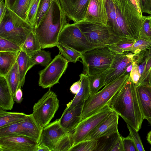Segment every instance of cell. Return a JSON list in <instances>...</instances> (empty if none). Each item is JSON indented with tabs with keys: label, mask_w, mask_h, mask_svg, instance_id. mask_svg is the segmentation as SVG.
Returning <instances> with one entry per match:
<instances>
[{
	"label": "cell",
	"mask_w": 151,
	"mask_h": 151,
	"mask_svg": "<svg viewBox=\"0 0 151 151\" xmlns=\"http://www.w3.org/2000/svg\"><path fill=\"white\" fill-rule=\"evenodd\" d=\"M108 25L119 38L136 40L146 16L141 15L130 0H106Z\"/></svg>",
	"instance_id": "6da1fadb"
},
{
	"label": "cell",
	"mask_w": 151,
	"mask_h": 151,
	"mask_svg": "<svg viewBox=\"0 0 151 151\" xmlns=\"http://www.w3.org/2000/svg\"><path fill=\"white\" fill-rule=\"evenodd\" d=\"M112 110L138 132L145 119L138 99L135 85L130 79L108 104Z\"/></svg>",
	"instance_id": "7a4b0ae2"
},
{
	"label": "cell",
	"mask_w": 151,
	"mask_h": 151,
	"mask_svg": "<svg viewBox=\"0 0 151 151\" xmlns=\"http://www.w3.org/2000/svg\"><path fill=\"white\" fill-rule=\"evenodd\" d=\"M59 0H51L48 11L34 31L42 49L57 47L59 35L68 23Z\"/></svg>",
	"instance_id": "3957f363"
},
{
	"label": "cell",
	"mask_w": 151,
	"mask_h": 151,
	"mask_svg": "<svg viewBox=\"0 0 151 151\" xmlns=\"http://www.w3.org/2000/svg\"><path fill=\"white\" fill-rule=\"evenodd\" d=\"M129 78L125 73L105 85L100 91L90 96L85 101L81 115V121L98 112L106 105Z\"/></svg>",
	"instance_id": "277c9868"
},
{
	"label": "cell",
	"mask_w": 151,
	"mask_h": 151,
	"mask_svg": "<svg viewBox=\"0 0 151 151\" xmlns=\"http://www.w3.org/2000/svg\"><path fill=\"white\" fill-rule=\"evenodd\" d=\"M34 28L7 8L5 15L0 22V37L22 48L27 36Z\"/></svg>",
	"instance_id": "5b68a950"
},
{
	"label": "cell",
	"mask_w": 151,
	"mask_h": 151,
	"mask_svg": "<svg viewBox=\"0 0 151 151\" xmlns=\"http://www.w3.org/2000/svg\"><path fill=\"white\" fill-rule=\"evenodd\" d=\"M93 48L108 47L117 42L120 38L117 36L108 25L97 24L85 21L76 23Z\"/></svg>",
	"instance_id": "8992f818"
},
{
	"label": "cell",
	"mask_w": 151,
	"mask_h": 151,
	"mask_svg": "<svg viewBox=\"0 0 151 151\" xmlns=\"http://www.w3.org/2000/svg\"><path fill=\"white\" fill-rule=\"evenodd\" d=\"M114 55L108 47L93 48L82 54L83 73L89 76L103 72L109 68Z\"/></svg>",
	"instance_id": "52a82bcc"
},
{
	"label": "cell",
	"mask_w": 151,
	"mask_h": 151,
	"mask_svg": "<svg viewBox=\"0 0 151 151\" xmlns=\"http://www.w3.org/2000/svg\"><path fill=\"white\" fill-rule=\"evenodd\" d=\"M59 107V100L55 93L48 91L35 103L32 114L43 127L49 124Z\"/></svg>",
	"instance_id": "ba28073f"
},
{
	"label": "cell",
	"mask_w": 151,
	"mask_h": 151,
	"mask_svg": "<svg viewBox=\"0 0 151 151\" xmlns=\"http://www.w3.org/2000/svg\"><path fill=\"white\" fill-rule=\"evenodd\" d=\"M58 44L71 48L82 54L93 49L76 23H67L59 36Z\"/></svg>",
	"instance_id": "9c48e42d"
},
{
	"label": "cell",
	"mask_w": 151,
	"mask_h": 151,
	"mask_svg": "<svg viewBox=\"0 0 151 151\" xmlns=\"http://www.w3.org/2000/svg\"><path fill=\"white\" fill-rule=\"evenodd\" d=\"M68 61L59 54L50 63L38 73V85L43 88H50L59 83V81L66 70Z\"/></svg>",
	"instance_id": "30bf717a"
},
{
	"label": "cell",
	"mask_w": 151,
	"mask_h": 151,
	"mask_svg": "<svg viewBox=\"0 0 151 151\" xmlns=\"http://www.w3.org/2000/svg\"><path fill=\"white\" fill-rule=\"evenodd\" d=\"M113 111L107 104L98 112L81 121L74 130L71 132L72 146L83 141Z\"/></svg>",
	"instance_id": "8fae6325"
},
{
	"label": "cell",
	"mask_w": 151,
	"mask_h": 151,
	"mask_svg": "<svg viewBox=\"0 0 151 151\" xmlns=\"http://www.w3.org/2000/svg\"><path fill=\"white\" fill-rule=\"evenodd\" d=\"M38 142L22 135L0 137V151H36Z\"/></svg>",
	"instance_id": "7c38bea8"
},
{
	"label": "cell",
	"mask_w": 151,
	"mask_h": 151,
	"mask_svg": "<svg viewBox=\"0 0 151 151\" xmlns=\"http://www.w3.org/2000/svg\"><path fill=\"white\" fill-rule=\"evenodd\" d=\"M129 52L115 54L113 61L106 78L104 86L125 73L127 67L135 61V54Z\"/></svg>",
	"instance_id": "4fadbf2b"
},
{
	"label": "cell",
	"mask_w": 151,
	"mask_h": 151,
	"mask_svg": "<svg viewBox=\"0 0 151 151\" xmlns=\"http://www.w3.org/2000/svg\"><path fill=\"white\" fill-rule=\"evenodd\" d=\"M67 18L74 23L83 21L87 11L90 0H59Z\"/></svg>",
	"instance_id": "5bb4252c"
},
{
	"label": "cell",
	"mask_w": 151,
	"mask_h": 151,
	"mask_svg": "<svg viewBox=\"0 0 151 151\" xmlns=\"http://www.w3.org/2000/svg\"><path fill=\"white\" fill-rule=\"evenodd\" d=\"M68 132L60 125L59 119H57L43 127L40 143L47 146L53 151L59 139Z\"/></svg>",
	"instance_id": "9a60e30c"
},
{
	"label": "cell",
	"mask_w": 151,
	"mask_h": 151,
	"mask_svg": "<svg viewBox=\"0 0 151 151\" xmlns=\"http://www.w3.org/2000/svg\"><path fill=\"white\" fill-rule=\"evenodd\" d=\"M119 115L113 112L103 120L84 140L96 139L102 137L118 132Z\"/></svg>",
	"instance_id": "2e32d148"
},
{
	"label": "cell",
	"mask_w": 151,
	"mask_h": 151,
	"mask_svg": "<svg viewBox=\"0 0 151 151\" xmlns=\"http://www.w3.org/2000/svg\"><path fill=\"white\" fill-rule=\"evenodd\" d=\"M106 1V0H90L86 16L83 21L108 25Z\"/></svg>",
	"instance_id": "e0dca14e"
},
{
	"label": "cell",
	"mask_w": 151,
	"mask_h": 151,
	"mask_svg": "<svg viewBox=\"0 0 151 151\" xmlns=\"http://www.w3.org/2000/svg\"><path fill=\"white\" fill-rule=\"evenodd\" d=\"M84 103H81L72 109L66 108L59 119L60 125L68 132H72L81 121Z\"/></svg>",
	"instance_id": "ac0fdd59"
},
{
	"label": "cell",
	"mask_w": 151,
	"mask_h": 151,
	"mask_svg": "<svg viewBox=\"0 0 151 151\" xmlns=\"http://www.w3.org/2000/svg\"><path fill=\"white\" fill-rule=\"evenodd\" d=\"M139 104L145 119L151 126V86L146 83L136 87Z\"/></svg>",
	"instance_id": "d6986e66"
},
{
	"label": "cell",
	"mask_w": 151,
	"mask_h": 151,
	"mask_svg": "<svg viewBox=\"0 0 151 151\" xmlns=\"http://www.w3.org/2000/svg\"><path fill=\"white\" fill-rule=\"evenodd\" d=\"M21 135L36 140L39 143L43 127L35 119L32 114L21 122Z\"/></svg>",
	"instance_id": "ffe728a7"
},
{
	"label": "cell",
	"mask_w": 151,
	"mask_h": 151,
	"mask_svg": "<svg viewBox=\"0 0 151 151\" xmlns=\"http://www.w3.org/2000/svg\"><path fill=\"white\" fill-rule=\"evenodd\" d=\"M81 87L78 93L67 105L66 108L71 109L80 104L85 102L90 96V90L88 75L84 73L80 75Z\"/></svg>",
	"instance_id": "44dd1931"
},
{
	"label": "cell",
	"mask_w": 151,
	"mask_h": 151,
	"mask_svg": "<svg viewBox=\"0 0 151 151\" xmlns=\"http://www.w3.org/2000/svg\"><path fill=\"white\" fill-rule=\"evenodd\" d=\"M14 101L5 76H0V108L5 111L11 110Z\"/></svg>",
	"instance_id": "7402d4cb"
},
{
	"label": "cell",
	"mask_w": 151,
	"mask_h": 151,
	"mask_svg": "<svg viewBox=\"0 0 151 151\" xmlns=\"http://www.w3.org/2000/svg\"><path fill=\"white\" fill-rule=\"evenodd\" d=\"M20 51L0 52V76H5L17 62Z\"/></svg>",
	"instance_id": "603a6c76"
},
{
	"label": "cell",
	"mask_w": 151,
	"mask_h": 151,
	"mask_svg": "<svg viewBox=\"0 0 151 151\" xmlns=\"http://www.w3.org/2000/svg\"><path fill=\"white\" fill-rule=\"evenodd\" d=\"M17 62L18 64L20 84L22 87L24 84L27 72L34 65L31 62L30 58L22 50L19 52Z\"/></svg>",
	"instance_id": "cb8c5ba5"
},
{
	"label": "cell",
	"mask_w": 151,
	"mask_h": 151,
	"mask_svg": "<svg viewBox=\"0 0 151 151\" xmlns=\"http://www.w3.org/2000/svg\"><path fill=\"white\" fill-rule=\"evenodd\" d=\"M42 49L41 44L34 30L27 36L21 50L31 58Z\"/></svg>",
	"instance_id": "d4e9b609"
},
{
	"label": "cell",
	"mask_w": 151,
	"mask_h": 151,
	"mask_svg": "<svg viewBox=\"0 0 151 151\" xmlns=\"http://www.w3.org/2000/svg\"><path fill=\"white\" fill-rule=\"evenodd\" d=\"M27 115L24 113L7 112L0 108V128L21 122Z\"/></svg>",
	"instance_id": "484cf974"
},
{
	"label": "cell",
	"mask_w": 151,
	"mask_h": 151,
	"mask_svg": "<svg viewBox=\"0 0 151 151\" xmlns=\"http://www.w3.org/2000/svg\"><path fill=\"white\" fill-rule=\"evenodd\" d=\"M109 69V68L100 73L88 76L90 96L97 93L103 86H104L106 78Z\"/></svg>",
	"instance_id": "4316f807"
},
{
	"label": "cell",
	"mask_w": 151,
	"mask_h": 151,
	"mask_svg": "<svg viewBox=\"0 0 151 151\" xmlns=\"http://www.w3.org/2000/svg\"><path fill=\"white\" fill-rule=\"evenodd\" d=\"M5 77L14 97L17 90L22 88L20 84L18 64L17 62Z\"/></svg>",
	"instance_id": "83f0119b"
},
{
	"label": "cell",
	"mask_w": 151,
	"mask_h": 151,
	"mask_svg": "<svg viewBox=\"0 0 151 151\" xmlns=\"http://www.w3.org/2000/svg\"><path fill=\"white\" fill-rule=\"evenodd\" d=\"M135 40L125 38H120L116 42L108 47L115 54H122L127 51L131 52Z\"/></svg>",
	"instance_id": "f1b7e54d"
},
{
	"label": "cell",
	"mask_w": 151,
	"mask_h": 151,
	"mask_svg": "<svg viewBox=\"0 0 151 151\" xmlns=\"http://www.w3.org/2000/svg\"><path fill=\"white\" fill-rule=\"evenodd\" d=\"M120 135L118 132L97 139V146L95 151H110L114 142Z\"/></svg>",
	"instance_id": "f546056e"
},
{
	"label": "cell",
	"mask_w": 151,
	"mask_h": 151,
	"mask_svg": "<svg viewBox=\"0 0 151 151\" xmlns=\"http://www.w3.org/2000/svg\"><path fill=\"white\" fill-rule=\"evenodd\" d=\"M32 1L16 0L14 5L10 9L26 21Z\"/></svg>",
	"instance_id": "4dcf8cb0"
},
{
	"label": "cell",
	"mask_w": 151,
	"mask_h": 151,
	"mask_svg": "<svg viewBox=\"0 0 151 151\" xmlns=\"http://www.w3.org/2000/svg\"><path fill=\"white\" fill-rule=\"evenodd\" d=\"M32 64L34 65L40 64L45 67L47 66L51 61V53L42 49L35 54L30 58Z\"/></svg>",
	"instance_id": "1f68e13d"
},
{
	"label": "cell",
	"mask_w": 151,
	"mask_h": 151,
	"mask_svg": "<svg viewBox=\"0 0 151 151\" xmlns=\"http://www.w3.org/2000/svg\"><path fill=\"white\" fill-rule=\"evenodd\" d=\"M57 47L68 62L75 63L81 57V53L73 49L60 44H58Z\"/></svg>",
	"instance_id": "d6a6232c"
},
{
	"label": "cell",
	"mask_w": 151,
	"mask_h": 151,
	"mask_svg": "<svg viewBox=\"0 0 151 151\" xmlns=\"http://www.w3.org/2000/svg\"><path fill=\"white\" fill-rule=\"evenodd\" d=\"M97 140H83L73 146L69 151H95Z\"/></svg>",
	"instance_id": "836d02e7"
},
{
	"label": "cell",
	"mask_w": 151,
	"mask_h": 151,
	"mask_svg": "<svg viewBox=\"0 0 151 151\" xmlns=\"http://www.w3.org/2000/svg\"><path fill=\"white\" fill-rule=\"evenodd\" d=\"M51 0H41L35 19V28L40 23L49 9Z\"/></svg>",
	"instance_id": "e575fe53"
},
{
	"label": "cell",
	"mask_w": 151,
	"mask_h": 151,
	"mask_svg": "<svg viewBox=\"0 0 151 151\" xmlns=\"http://www.w3.org/2000/svg\"><path fill=\"white\" fill-rule=\"evenodd\" d=\"M72 146L71 132H68L58 140L53 151H69Z\"/></svg>",
	"instance_id": "d590c367"
},
{
	"label": "cell",
	"mask_w": 151,
	"mask_h": 151,
	"mask_svg": "<svg viewBox=\"0 0 151 151\" xmlns=\"http://www.w3.org/2000/svg\"><path fill=\"white\" fill-rule=\"evenodd\" d=\"M21 122L0 128V137L21 135Z\"/></svg>",
	"instance_id": "8d00e7d4"
},
{
	"label": "cell",
	"mask_w": 151,
	"mask_h": 151,
	"mask_svg": "<svg viewBox=\"0 0 151 151\" xmlns=\"http://www.w3.org/2000/svg\"><path fill=\"white\" fill-rule=\"evenodd\" d=\"M151 47V40L138 38L135 40L132 47L131 52L137 54L148 49Z\"/></svg>",
	"instance_id": "74e56055"
},
{
	"label": "cell",
	"mask_w": 151,
	"mask_h": 151,
	"mask_svg": "<svg viewBox=\"0 0 151 151\" xmlns=\"http://www.w3.org/2000/svg\"><path fill=\"white\" fill-rule=\"evenodd\" d=\"M41 0H32L29 9L26 21L35 27V19Z\"/></svg>",
	"instance_id": "f35d334b"
},
{
	"label": "cell",
	"mask_w": 151,
	"mask_h": 151,
	"mask_svg": "<svg viewBox=\"0 0 151 151\" xmlns=\"http://www.w3.org/2000/svg\"><path fill=\"white\" fill-rule=\"evenodd\" d=\"M21 50V48L18 45L0 37V52H15Z\"/></svg>",
	"instance_id": "ab89813d"
},
{
	"label": "cell",
	"mask_w": 151,
	"mask_h": 151,
	"mask_svg": "<svg viewBox=\"0 0 151 151\" xmlns=\"http://www.w3.org/2000/svg\"><path fill=\"white\" fill-rule=\"evenodd\" d=\"M148 54L146 63L136 87L141 84L148 83V78L151 68V47L148 50Z\"/></svg>",
	"instance_id": "60d3db41"
},
{
	"label": "cell",
	"mask_w": 151,
	"mask_h": 151,
	"mask_svg": "<svg viewBox=\"0 0 151 151\" xmlns=\"http://www.w3.org/2000/svg\"><path fill=\"white\" fill-rule=\"evenodd\" d=\"M138 38L151 40V27L149 16H146L142 24Z\"/></svg>",
	"instance_id": "b9f144b4"
},
{
	"label": "cell",
	"mask_w": 151,
	"mask_h": 151,
	"mask_svg": "<svg viewBox=\"0 0 151 151\" xmlns=\"http://www.w3.org/2000/svg\"><path fill=\"white\" fill-rule=\"evenodd\" d=\"M148 50L135 54V63L138 66L141 76L143 72L146 63L148 54Z\"/></svg>",
	"instance_id": "7bdbcfd3"
},
{
	"label": "cell",
	"mask_w": 151,
	"mask_h": 151,
	"mask_svg": "<svg viewBox=\"0 0 151 151\" xmlns=\"http://www.w3.org/2000/svg\"><path fill=\"white\" fill-rule=\"evenodd\" d=\"M127 127L129 132V135L135 144L137 151H145L138 132L128 124Z\"/></svg>",
	"instance_id": "ee69618b"
},
{
	"label": "cell",
	"mask_w": 151,
	"mask_h": 151,
	"mask_svg": "<svg viewBox=\"0 0 151 151\" xmlns=\"http://www.w3.org/2000/svg\"><path fill=\"white\" fill-rule=\"evenodd\" d=\"M124 151H137L133 140L129 135L126 137H122Z\"/></svg>",
	"instance_id": "f6af8a7d"
},
{
	"label": "cell",
	"mask_w": 151,
	"mask_h": 151,
	"mask_svg": "<svg viewBox=\"0 0 151 151\" xmlns=\"http://www.w3.org/2000/svg\"><path fill=\"white\" fill-rule=\"evenodd\" d=\"M140 76L141 75L139 70L138 66L134 61L132 69L129 73V78L136 86L139 81Z\"/></svg>",
	"instance_id": "bcb514c9"
},
{
	"label": "cell",
	"mask_w": 151,
	"mask_h": 151,
	"mask_svg": "<svg viewBox=\"0 0 151 151\" xmlns=\"http://www.w3.org/2000/svg\"><path fill=\"white\" fill-rule=\"evenodd\" d=\"M122 137L120 135L117 138L110 151H124Z\"/></svg>",
	"instance_id": "7dc6e473"
},
{
	"label": "cell",
	"mask_w": 151,
	"mask_h": 151,
	"mask_svg": "<svg viewBox=\"0 0 151 151\" xmlns=\"http://www.w3.org/2000/svg\"><path fill=\"white\" fill-rule=\"evenodd\" d=\"M142 13L150 14V8L149 0H139Z\"/></svg>",
	"instance_id": "c3c4849f"
},
{
	"label": "cell",
	"mask_w": 151,
	"mask_h": 151,
	"mask_svg": "<svg viewBox=\"0 0 151 151\" xmlns=\"http://www.w3.org/2000/svg\"><path fill=\"white\" fill-rule=\"evenodd\" d=\"M7 9V7L4 1H0V22L5 15Z\"/></svg>",
	"instance_id": "681fc988"
},
{
	"label": "cell",
	"mask_w": 151,
	"mask_h": 151,
	"mask_svg": "<svg viewBox=\"0 0 151 151\" xmlns=\"http://www.w3.org/2000/svg\"><path fill=\"white\" fill-rule=\"evenodd\" d=\"M81 82L80 80L74 83L70 88L71 92L74 94H77L81 88Z\"/></svg>",
	"instance_id": "f907efd6"
},
{
	"label": "cell",
	"mask_w": 151,
	"mask_h": 151,
	"mask_svg": "<svg viewBox=\"0 0 151 151\" xmlns=\"http://www.w3.org/2000/svg\"><path fill=\"white\" fill-rule=\"evenodd\" d=\"M22 92L21 88H19L16 91L14 96L13 97V99L14 101L17 103H20L23 100Z\"/></svg>",
	"instance_id": "816d5d0a"
},
{
	"label": "cell",
	"mask_w": 151,
	"mask_h": 151,
	"mask_svg": "<svg viewBox=\"0 0 151 151\" xmlns=\"http://www.w3.org/2000/svg\"><path fill=\"white\" fill-rule=\"evenodd\" d=\"M130 1L139 14L141 15H143L141 12L139 0H130Z\"/></svg>",
	"instance_id": "f5cc1de1"
},
{
	"label": "cell",
	"mask_w": 151,
	"mask_h": 151,
	"mask_svg": "<svg viewBox=\"0 0 151 151\" xmlns=\"http://www.w3.org/2000/svg\"><path fill=\"white\" fill-rule=\"evenodd\" d=\"M50 151V149L42 143H39L37 145L36 151Z\"/></svg>",
	"instance_id": "db71d44e"
},
{
	"label": "cell",
	"mask_w": 151,
	"mask_h": 151,
	"mask_svg": "<svg viewBox=\"0 0 151 151\" xmlns=\"http://www.w3.org/2000/svg\"><path fill=\"white\" fill-rule=\"evenodd\" d=\"M16 0H5V2L8 9H10L13 6Z\"/></svg>",
	"instance_id": "11a10c76"
},
{
	"label": "cell",
	"mask_w": 151,
	"mask_h": 151,
	"mask_svg": "<svg viewBox=\"0 0 151 151\" xmlns=\"http://www.w3.org/2000/svg\"><path fill=\"white\" fill-rule=\"evenodd\" d=\"M134 62H133L132 64L127 67L126 71L125 72V73L129 74L130 72L132 69Z\"/></svg>",
	"instance_id": "9f6ffc18"
},
{
	"label": "cell",
	"mask_w": 151,
	"mask_h": 151,
	"mask_svg": "<svg viewBox=\"0 0 151 151\" xmlns=\"http://www.w3.org/2000/svg\"><path fill=\"white\" fill-rule=\"evenodd\" d=\"M147 139L148 142L151 145V130L147 134Z\"/></svg>",
	"instance_id": "6f0895ef"
},
{
	"label": "cell",
	"mask_w": 151,
	"mask_h": 151,
	"mask_svg": "<svg viewBox=\"0 0 151 151\" xmlns=\"http://www.w3.org/2000/svg\"><path fill=\"white\" fill-rule=\"evenodd\" d=\"M148 83L151 86V68L148 76Z\"/></svg>",
	"instance_id": "680465c9"
},
{
	"label": "cell",
	"mask_w": 151,
	"mask_h": 151,
	"mask_svg": "<svg viewBox=\"0 0 151 151\" xmlns=\"http://www.w3.org/2000/svg\"><path fill=\"white\" fill-rule=\"evenodd\" d=\"M149 4H150V14L151 15V0H149Z\"/></svg>",
	"instance_id": "91938a15"
},
{
	"label": "cell",
	"mask_w": 151,
	"mask_h": 151,
	"mask_svg": "<svg viewBox=\"0 0 151 151\" xmlns=\"http://www.w3.org/2000/svg\"><path fill=\"white\" fill-rule=\"evenodd\" d=\"M150 24L151 27V15H149Z\"/></svg>",
	"instance_id": "94428289"
},
{
	"label": "cell",
	"mask_w": 151,
	"mask_h": 151,
	"mask_svg": "<svg viewBox=\"0 0 151 151\" xmlns=\"http://www.w3.org/2000/svg\"><path fill=\"white\" fill-rule=\"evenodd\" d=\"M0 1H4V0H0Z\"/></svg>",
	"instance_id": "6125c7cd"
}]
</instances>
